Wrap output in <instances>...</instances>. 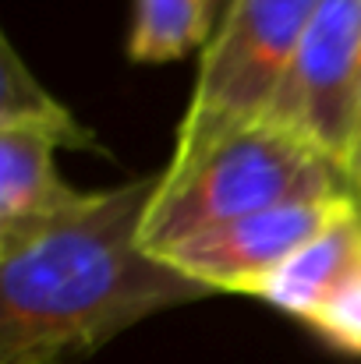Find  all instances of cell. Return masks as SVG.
I'll return each mask as SVG.
<instances>
[{
  "mask_svg": "<svg viewBox=\"0 0 361 364\" xmlns=\"http://www.w3.org/2000/svg\"><path fill=\"white\" fill-rule=\"evenodd\" d=\"M344 173H347V184H351V195L361 209V110L358 121H355V134H351V149H347V159H344Z\"/></svg>",
  "mask_w": 361,
  "mask_h": 364,
  "instance_id": "cell-11",
  "label": "cell"
},
{
  "mask_svg": "<svg viewBox=\"0 0 361 364\" xmlns=\"http://www.w3.org/2000/svg\"><path fill=\"white\" fill-rule=\"evenodd\" d=\"M361 110V0H319L262 121H273L340 170Z\"/></svg>",
  "mask_w": 361,
  "mask_h": 364,
  "instance_id": "cell-4",
  "label": "cell"
},
{
  "mask_svg": "<svg viewBox=\"0 0 361 364\" xmlns=\"http://www.w3.org/2000/svg\"><path fill=\"white\" fill-rule=\"evenodd\" d=\"M361 262V209L351 202L315 241H308L294 258H287L269 279L255 287L251 297L308 322L326 297L355 272Z\"/></svg>",
  "mask_w": 361,
  "mask_h": 364,
  "instance_id": "cell-7",
  "label": "cell"
},
{
  "mask_svg": "<svg viewBox=\"0 0 361 364\" xmlns=\"http://www.w3.org/2000/svg\"><path fill=\"white\" fill-rule=\"evenodd\" d=\"M355 198L337 202H291L234 223L209 227L184 241L163 247L156 258L209 287L213 294H255L287 258L315 241Z\"/></svg>",
  "mask_w": 361,
  "mask_h": 364,
  "instance_id": "cell-5",
  "label": "cell"
},
{
  "mask_svg": "<svg viewBox=\"0 0 361 364\" xmlns=\"http://www.w3.org/2000/svg\"><path fill=\"white\" fill-rule=\"evenodd\" d=\"M315 7L319 0H227L163 177L192 170L227 134L269 114Z\"/></svg>",
  "mask_w": 361,
  "mask_h": 364,
  "instance_id": "cell-3",
  "label": "cell"
},
{
  "mask_svg": "<svg viewBox=\"0 0 361 364\" xmlns=\"http://www.w3.org/2000/svg\"><path fill=\"white\" fill-rule=\"evenodd\" d=\"M355 198L347 173L315 145L273 121L238 127L213 145L192 170L159 173V191L142 223V247H163L220 223L291 205Z\"/></svg>",
  "mask_w": 361,
  "mask_h": 364,
  "instance_id": "cell-2",
  "label": "cell"
},
{
  "mask_svg": "<svg viewBox=\"0 0 361 364\" xmlns=\"http://www.w3.org/2000/svg\"><path fill=\"white\" fill-rule=\"evenodd\" d=\"M57 141L28 127H0V247L18 244L89 205L53 166Z\"/></svg>",
  "mask_w": 361,
  "mask_h": 364,
  "instance_id": "cell-6",
  "label": "cell"
},
{
  "mask_svg": "<svg viewBox=\"0 0 361 364\" xmlns=\"http://www.w3.org/2000/svg\"><path fill=\"white\" fill-rule=\"evenodd\" d=\"M156 191L159 173L93 191L75 216L0 247V364L82 361L156 311L213 297L142 247Z\"/></svg>",
  "mask_w": 361,
  "mask_h": 364,
  "instance_id": "cell-1",
  "label": "cell"
},
{
  "mask_svg": "<svg viewBox=\"0 0 361 364\" xmlns=\"http://www.w3.org/2000/svg\"><path fill=\"white\" fill-rule=\"evenodd\" d=\"M4 64H0V127H28L57 141V149L103 152L100 138L78 121L64 103H57L39 78L25 68L14 43L4 36Z\"/></svg>",
  "mask_w": 361,
  "mask_h": 364,
  "instance_id": "cell-8",
  "label": "cell"
},
{
  "mask_svg": "<svg viewBox=\"0 0 361 364\" xmlns=\"http://www.w3.org/2000/svg\"><path fill=\"white\" fill-rule=\"evenodd\" d=\"M220 4H224V0H213V7H220Z\"/></svg>",
  "mask_w": 361,
  "mask_h": 364,
  "instance_id": "cell-12",
  "label": "cell"
},
{
  "mask_svg": "<svg viewBox=\"0 0 361 364\" xmlns=\"http://www.w3.org/2000/svg\"><path fill=\"white\" fill-rule=\"evenodd\" d=\"M305 326H312L337 350L361 354V262Z\"/></svg>",
  "mask_w": 361,
  "mask_h": 364,
  "instance_id": "cell-10",
  "label": "cell"
},
{
  "mask_svg": "<svg viewBox=\"0 0 361 364\" xmlns=\"http://www.w3.org/2000/svg\"><path fill=\"white\" fill-rule=\"evenodd\" d=\"M213 0H135L127 53L138 64H163L209 43Z\"/></svg>",
  "mask_w": 361,
  "mask_h": 364,
  "instance_id": "cell-9",
  "label": "cell"
}]
</instances>
